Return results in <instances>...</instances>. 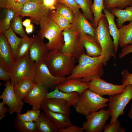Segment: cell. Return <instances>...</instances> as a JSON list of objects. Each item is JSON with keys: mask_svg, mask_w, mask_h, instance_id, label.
Here are the masks:
<instances>
[{"mask_svg": "<svg viewBox=\"0 0 132 132\" xmlns=\"http://www.w3.org/2000/svg\"><path fill=\"white\" fill-rule=\"evenodd\" d=\"M26 113L32 121L34 122L37 120L41 114L40 110H36L32 109L31 110H28Z\"/></svg>", "mask_w": 132, "mask_h": 132, "instance_id": "f6af8a7d", "label": "cell"}, {"mask_svg": "<svg viewBox=\"0 0 132 132\" xmlns=\"http://www.w3.org/2000/svg\"><path fill=\"white\" fill-rule=\"evenodd\" d=\"M120 36L119 45L122 48L128 44H132V21L119 28Z\"/></svg>", "mask_w": 132, "mask_h": 132, "instance_id": "4316f807", "label": "cell"}, {"mask_svg": "<svg viewBox=\"0 0 132 132\" xmlns=\"http://www.w3.org/2000/svg\"><path fill=\"white\" fill-rule=\"evenodd\" d=\"M34 39V37H29L27 35L22 38V41L17 50L15 61L19 59L29 53L30 48Z\"/></svg>", "mask_w": 132, "mask_h": 132, "instance_id": "4dcf8cb0", "label": "cell"}, {"mask_svg": "<svg viewBox=\"0 0 132 132\" xmlns=\"http://www.w3.org/2000/svg\"><path fill=\"white\" fill-rule=\"evenodd\" d=\"M109 100L88 89L79 95L75 109L77 113L86 116L107 106Z\"/></svg>", "mask_w": 132, "mask_h": 132, "instance_id": "5b68a950", "label": "cell"}, {"mask_svg": "<svg viewBox=\"0 0 132 132\" xmlns=\"http://www.w3.org/2000/svg\"><path fill=\"white\" fill-rule=\"evenodd\" d=\"M29 1H33L39 3H42L43 0H29Z\"/></svg>", "mask_w": 132, "mask_h": 132, "instance_id": "db71d44e", "label": "cell"}, {"mask_svg": "<svg viewBox=\"0 0 132 132\" xmlns=\"http://www.w3.org/2000/svg\"><path fill=\"white\" fill-rule=\"evenodd\" d=\"M7 0H0V7L1 8L4 9Z\"/></svg>", "mask_w": 132, "mask_h": 132, "instance_id": "816d5d0a", "label": "cell"}, {"mask_svg": "<svg viewBox=\"0 0 132 132\" xmlns=\"http://www.w3.org/2000/svg\"><path fill=\"white\" fill-rule=\"evenodd\" d=\"M54 88L55 90L47 94L45 99L55 98L62 99L66 101L70 106L75 107L79 96L78 92H63L59 91L56 87Z\"/></svg>", "mask_w": 132, "mask_h": 132, "instance_id": "603a6c76", "label": "cell"}, {"mask_svg": "<svg viewBox=\"0 0 132 132\" xmlns=\"http://www.w3.org/2000/svg\"><path fill=\"white\" fill-rule=\"evenodd\" d=\"M95 37L101 48L102 52L100 55L102 57V63L105 66L111 57H113L115 61L116 55L113 41L111 37L105 16L99 19L95 29Z\"/></svg>", "mask_w": 132, "mask_h": 132, "instance_id": "277c9868", "label": "cell"}, {"mask_svg": "<svg viewBox=\"0 0 132 132\" xmlns=\"http://www.w3.org/2000/svg\"><path fill=\"white\" fill-rule=\"evenodd\" d=\"M66 79V77H58L53 75L44 61L36 65L33 80L35 83L40 84L49 89L54 88Z\"/></svg>", "mask_w": 132, "mask_h": 132, "instance_id": "30bf717a", "label": "cell"}, {"mask_svg": "<svg viewBox=\"0 0 132 132\" xmlns=\"http://www.w3.org/2000/svg\"><path fill=\"white\" fill-rule=\"evenodd\" d=\"M132 99L131 85H126L125 90L122 92L110 96L108 105L111 117L110 123L112 124L119 116L124 114V108Z\"/></svg>", "mask_w": 132, "mask_h": 132, "instance_id": "52a82bcc", "label": "cell"}, {"mask_svg": "<svg viewBox=\"0 0 132 132\" xmlns=\"http://www.w3.org/2000/svg\"><path fill=\"white\" fill-rule=\"evenodd\" d=\"M64 44L61 50L63 52L77 60L84 54L85 48L80 40V35L70 29L63 31Z\"/></svg>", "mask_w": 132, "mask_h": 132, "instance_id": "ba28073f", "label": "cell"}, {"mask_svg": "<svg viewBox=\"0 0 132 132\" xmlns=\"http://www.w3.org/2000/svg\"><path fill=\"white\" fill-rule=\"evenodd\" d=\"M128 117L132 121V103L131 105V109L128 113Z\"/></svg>", "mask_w": 132, "mask_h": 132, "instance_id": "f5cc1de1", "label": "cell"}, {"mask_svg": "<svg viewBox=\"0 0 132 132\" xmlns=\"http://www.w3.org/2000/svg\"><path fill=\"white\" fill-rule=\"evenodd\" d=\"M66 101L61 99L51 98L45 99L42 102L40 109H47L51 111L66 115L69 116L71 111Z\"/></svg>", "mask_w": 132, "mask_h": 132, "instance_id": "ac0fdd59", "label": "cell"}, {"mask_svg": "<svg viewBox=\"0 0 132 132\" xmlns=\"http://www.w3.org/2000/svg\"><path fill=\"white\" fill-rule=\"evenodd\" d=\"M120 122L118 119L112 124H105L103 128L104 132H125V129L121 126Z\"/></svg>", "mask_w": 132, "mask_h": 132, "instance_id": "f35d334b", "label": "cell"}, {"mask_svg": "<svg viewBox=\"0 0 132 132\" xmlns=\"http://www.w3.org/2000/svg\"><path fill=\"white\" fill-rule=\"evenodd\" d=\"M55 87L62 92H77L79 95L88 88V83L82 82L80 78L66 79Z\"/></svg>", "mask_w": 132, "mask_h": 132, "instance_id": "d6986e66", "label": "cell"}, {"mask_svg": "<svg viewBox=\"0 0 132 132\" xmlns=\"http://www.w3.org/2000/svg\"><path fill=\"white\" fill-rule=\"evenodd\" d=\"M132 53V44H127L122 48L121 52L119 54V58L121 59L129 54ZM131 63L132 66V60Z\"/></svg>", "mask_w": 132, "mask_h": 132, "instance_id": "ee69618b", "label": "cell"}, {"mask_svg": "<svg viewBox=\"0 0 132 132\" xmlns=\"http://www.w3.org/2000/svg\"><path fill=\"white\" fill-rule=\"evenodd\" d=\"M105 8L110 10L117 8L123 9L132 5V0H103Z\"/></svg>", "mask_w": 132, "mask_h": 132, "instance_id": "e575fe53", "label": "cell"}, {"mask_svg": "<svg viewBox=\"0 0 132 132\" xmlns=\"http://www.w3.org/2000/svg\"><path fill=\"white\" fill-rule=\"evenodd\" d=\"M35 84L33 80L22 81L13 86L14 92L18 98L22 101L32 89Z\"/></svg>", "mask_w": 132, "mask_h": 132, "instance_id": "d4e9b609", "label": "cell"}, {"mask_svg": "<svg viewBox=\"0 0 132 132\" xmlns=\"http://www.w3.org/2000/svg\"><path fill=\"white\" fill-rule=\"evenodd\" d=\"M102 60L100 55L92 57L83 54L78 60V64L66 79L80 78L82 82L87 83L94 78L101 77L104 74Z\"/></svg>", "mask_w": 132, "mask_h": 132, "instance_id": "6da1fadb", "label": "cell"}, {"mask_svg": "<svg viewBox=\"0 0 132 132\" xmlns=\"http://www.w3.org/2000/svg\"><path fill=\"white\" fill-rule=\"evenodd\" d=\"M3 102H0V120L4 118L7 115L6 113L8 112V108L5 106Z\"/></svg>", "mask_w": 132, "mask_h": 132, "instance_id": "7dc6e473", "label": "cell"}, {"mask_svg": "<svg viewBox=\"0 0 132 132\" xmlns=\"http://www.w3.org/2000/svg\"><path fill=\"white\" fill-rule=\"evenodd\" d=\"M104 9L103 0H94L91 9L94 17L93 25L95 29L98 26L100 18L105 16L102 12Z\"/></svg>", "mask_w": 132, "mask_h": 132, "instance_id": "f546056e", "label": "cell"}, {"mask_svg": "<svg viewBox=\"0 0 132 132\" xmlns=\"http://www.w3.org/2000/svg\"><path fill=\"white\" fill-rule=\"evenodd\" d=\"M29 1V0H7L4 8L14 10L18 15L21 12L25 5Z\"/></svg>", "mask_w": 132, "mask_h": 132, "instance_id": "74e56055", "label": "cell"}, {"mask_svg": "<svg viewBox=\"0 0 132 132\" xmlns=\"http://www.w3.org/2000/svg\"><path fill=\"white\" fill-rule=\"evenodd\" d=\"M57 2L65 5L70 8L74 14L77 12L80 9V7L76 3L74 0H57Z\"/></svg>", "mask_w": 132, "mask_h": 132, "instance_id": "ab89813d", "label": "cell"}, {"mask_svg": "<svg viewBox=\"0 0 132 132\" xmlns=\"http://www.w3.org/2000/svg\"><path fill=\"white\" fill-rule=\"evenodd\" d=\"M15 61L6 38L4 34L0 33V66L10 72Z\"/></svg>", "mask_w": 132, "mask_h": 132, "instance_id": "9a60e30c", "label": "cell"}, {"mask_svg": "<svg viewBox=\"0 0 132 132\" xmlns=\"http://www.w3.org/2000/svg\"><path fill=\"white\" fill-rule=\"evenodd\" d=\"M0 80L7 82L11 80L10 72L0 66Z\"/></svg>", "mask_w": 132, "mask_h": 132, "instance_id": "bcb514c9", "label": "cell"}, {"mask_svg": "<svg viewBox=\"0 0 132 132\" xmlns=\"http://www.w3.org/2000/svg\"><path fill=\"white\" fill-rule=\"evenodd\" d=\"M57 2V0H43L42 3L45 9L51 11L55 10Z\"/></svg>", "mask_w": 132, "mask_h": 132, "instance_id": "7bdbcfd3", "label": "cell"}, {"mask_svg": "<svg viewBox=\"0 0 132 132\" xmlns=\"http://www.w3.org/2000/svg\"><path fill=\"white\" fill-rule=\"evenodd\" d=\"M34 40L30 48L29 55L31 60L36 65L44 61L49 51L43 40L38 36H34Z\"/></svg>", "mask_w": 132, "mask_h": 132, "instance_id": "e0dca14e", "label": "cell"}, {"mask_svg": "<svg viewBox=\"0 0 132 132\" xmlns=\"http://www.w3.org/2000/svg\"><path fill=\"white\" fill-rule=\"evenodd\" d=\"M70 29L80 35L87 34L95 37V29L80 10L74 14Z\"/></svg>", "mask_w": 132, "mask_h": 132, "instance_id": "2e32d148", "label": "cell"}, {"mask_svg": "<svg viewBox=\"0 0 132 132\" xmlns=\"http://www.w3.org/2000/svg\"><path fill=\"white\" fill-rule=\"evenodd\" d=\"M121 74L122 84L132 85V73H130L127 69H124L121 72Z\"/></svg>", "mask_w": 132, "mask_h": 132, "instance_id": "60d3db41", "label": "cell"}, {"mask_svg": "<svg viewBox=\"0 0 132 132\" xmlns=\"http://www.w3.org/2000/svg\"><path fill=\"white\" fill-rule=\"evenodd\" d=\"M80 40L87 55L94 57L101 55V48L95 37L88 34H82L80 35Z\"/></svg>", "mask_w": 132, "mask_h": 132, "instance_id": "ffe728a7", "label": "cell"}, {"mask_svg": "<svg viewBox=\"0 0 132 132\" xmlns=\"http://www.w3.org/2000/svg\"><path fill=\"white\" fill-rule=\"evenodd\" d=\"M3 12L0 21V33L4 34L11 27V21L17 13L15 11L7 8L3 9Z\"/></svg>", "mask_w": 132, "mask_h": 132, "instance_id": "83f0119b", "label": "cell"}, {"mask_svg": "<svg viewBox=\"0 0 132 132\" xmlns=\"http://www.w3.org/2000/svg\"><path fill=\"white\" fill-rule=\"evenodd\" d=\"M33 24H31L25 27V31L27 34L31 33L33 32Z\"/></svg>", "mask_w": 132, "mask_h": 132, "instance_id": "681fc988", "label": "cell"}, {"mask_svg": "<svg viewBox=\"0 0 132 132\" xmlns=\"http://www.w3.org/2000/svg\"><path fill=\"white\" fill-rule=\"evenodd\" d=\"M86 116L87 121L82 127L83 130L86 132H101L111 115L109 109L102 108L99 111L92 112Z\"/></svg>", "mask_w": 132, "mask_h": 132, "instance_id": "9c48e42d", "label": "cell"}, {"mask_svg": "<svg viewBox=\"0 0 132 132\" xmlns=\"http://www.w3.org/2000/svg\"><path fill=\"white\" fill-rule=\"evenodd\" d=\"M36 68L35 62L30 59L29 53L15 61L10 72L11 82L13 86L22 81L34 80Z\"/></svg>", "mask_w": 132, "mask_h": 132, "instance_id": "8992f818", "label": "cell"}, {"mask_svg": "<svg viewBox=\"0 0 132 132\" xmlns=\"http://www.w3.org/2000/svg\"><path fill=\"white\" fill-rule=\"evenodd\" d=\"M55 10L57 13L67 19L71 24L72 23L74 14L70 8L64 4L57 2Z\"/></svg>", "mask_w": 132, "mask_h": 132, "instance_id": "8d00e7d4", "label": "cell"}, {"mask_svg": "<svg viewBox=\"0 0 132 132\" xmlns=\"http://www.w3.org/2000/svg\"><path fill=\"white\" fill-rule=\"evenodd\" d=\"M74 0L80 7L84 16L93 25L94 21V17L91 9L93 3L92 0Z\"/></svg>", "mask_w": 132, "mask_h": 132, "instance_id": "1f68e13d", "label": "cell"}, {"mask_svg": "<svg viewBox=\"0 0 132 132\" xmlns=\"http://www.w3.org/2000/svg\"><path fill=\"white\" fill-rule=\"evenodd\" d=\"M35 122L37 132H58V129L45 116L44 113H41Z\"/></svg>", "mask_w": 132, "mask_h": 132, "instance_id": "484cf974", "label": "cell"}, {"mask_svg": "<svg viewBox=\"0 0 132 132\" xmlns=\"http://www.w3.org/2000/svg\"><path fill=\"white\" fill-rule=\"evenodd\" d=\"M22 18L20 15L16 14L11 21V26L13 31L21 36L22 38L27 36L22 25Z\"/></svg>", "mask_w": 132, "mask_h": 132, "instance_id": "d590c367", "label": "cell"}, {"mask_svg": "<svg viewBox=\"0 0 132 132\" xmlns=\"http://www.w3.org/2000/svg\"><path fill=\"white\" fill-rule=\"evenodd\" d=\"M50 11L44 8L43 3L29 1L25 5L18 15L23 17H29L33 23L39 25L41 20L44 16L49 14Z\"/></svg>", "mask_w": 132, "mask_h": 132, "instance_id": "4fadbf2b", "label": "cell"}, {"mask_svg": "<svg viewBox=\"0 0 132 132\" xmlns=\"http://www.w3.org/2000/svg\"><path fill=\"white\" fill-rule=\"evenodd\" d=\"M48 89L40 84L35 83L23 100L25 103L31 106L32 109L40 110L41 105L49 93Z\"/></svg>", "mask_w": 132, "mask_h": 132, "instance_id": "5bb4252c", "label": "cell"}, {"mask_svg": "<svg viewBox=\"0 0 132 132\" xmlns=\"http://www.w3.org/2000/svg\"><path fill=\"white\" fill-rule=\"evenodd\" d=\"M31 20L30 18L29 19L27 18L23 22H22V24L24 26L26 27L31 24Z\"/></svg>", "mask_w": 132, "mask_h": 132, "instance_id": "f907efd6", "label": "cell"}, {"mask_svg": "<svg viewBox=\"0 0 132 132\" xmlns=\"http://www.w3.org/2000/svg\"><path fill=\"white\" fill-rule=\"evenodd\" d=\"M4 85L5 88L0 96V99L8 106V112L10 114L14 113H21L24 103L15 94L10 82H6Z\"/></svg>", "mask_w": 132, "mask_h": 132, "instance_id": "7c38bea8", "label": "cell"}, {"mask_svg": "<svg viewBox=\"0 0 132 132\" xmlns=\"http://www.w3.org/2000/svg\"><path fill=\"white\" fill-rule=\"evenodd\" d=\"M45 116L58 129L64 128L72 125L69 116L47 109L43 110Z\"/></svg>", "mask_w": 132, "mask_h": 132, "instance_id": "44dd1931", "label": "cell"}, {"mask_svg": "<svg viewBox=\"0 0 132 132\" xmlns=\"http://www.w3.org/2000/svg\"><path fill=\"white\" fill-rule=\"evenodd\" d=\"M39 25L40 29L37 36L43 40L47 39L46 44L48 50H61L64 44L63 31L53 21L50 13L42 18Z\"/></svg>", "mask_w": 132, "mask_h": 132, "instance_id": "3957f363", "label": "cell"}, {"mask_svg": "<svg viewBox=\"0 0 132 132\" xmlns=\"http://www.w3.org/2000/svg\"><path fill=\"white\" fill-rule=\"evenodd\" d=\"M18 120L27 122H32V120L25 113L23 114L21 113H17L16 115V118Z\"/></svg>", "mask_w": 132, "mask_h": 132, "instance_id": "c3c4849f", "label": "cell"}, {"mask_svg": "<svg viewBox=\"0 0 132 132\" xmlns=\"http://www.w3.org/2000/svg\"><path fill=\"white\" fill-rule=\"evenodd\" d=\"M50 15L53 21L62 31L70 29L71 23L69 21L57 13L55 10L50 11Z\"/></svg>", "mask_w": 132, "mask_h": 132, "instance_id": "836d02e7", "label": "cell"}, {"mask_svg": "<svg viewBox=\"0 0 132 132\" xmlns=\"http://www.w3.org/2000/svg\"><path fill=\"white\" fill-rule=\"evenodd\" d=\"M84 131L82 127L72 124L64 128L58 129V132H83Z\"/></svg>", "mask_w": 132, "mask_h": 132, "instance_id": "b9f144b4", "label": "cell"}, {"mask_svg": "<svg viewBox=\"0 0 132 132\" xmlns=\"http://www.w3.org/2000/svg\"><path fill=\"white\" fill-rule=\"evenodd\" d=\"M125 9L115 8L110 10L117 17L116 25L120 28L126 21H132V5L126 7Z\"/></svg>", "mask_w": 132, "mask_h": 132, "instance_id": "cb8c5ba5", "label": "cell"}, {"mask_svg": "<svg viewBox=\"0 0 132 132\" xmlns=\"http://www.w3.org/2000/svg\"><path fill=\"white\" fill-rule=\"evenodd\" d=\"M13 126L14 129L18 132H37L35 122H27L15 119Z\"/></svg>", "mask_w": 132, "mask_h": 132, "instance_id": "d6a6232c", "label": "cell"}, {"mask_svg": "<svg viewBox=\"0 0 132 132\" xmlns=\"http://www.w3.org/2000/svg\"><path fill=\"white\" fill-rule=\"evenodd\" d=\"M87 83L89 90L101 96L122 93L126 86L123 84L118 85L109 83L100 78H94Z\"/></svg>", "mask_w": 132, "mask_h": 132, "instance_id": "8fae6325", "label": "cell"}, {"mask_svg": "<svg viewBox=\"0 0 132 132\" xmlns=\"http://www.w3.org/2000/svg\"><path fill=\"white\" fill-rule=\"evenodd\" d=\"M103 11L108 22L110 34L113 39L115 52L116 54L118 51L119 46L120 33L119 29H118L115 22L114 18L115 17L110 10L105 8Z\"/></svg>", "mask_w": 132, "mask_h": 132, "instance_id": "7402d4cb", "label": "cell"}, {"mask_svg": "<svg viewBox=\"0 0 132 132\" xmlns=\"http://www.w3.org/2000/svg\"><path fill=\"white\" fill-rule=\"evenodd\" d=\"M14 32L11 26L8 30L5 31L4 34L10 46L15 61L17 50L22 41V38L17 37Z\"/></svg>", "mask_w": 132, "mask_h": 132, "instance_id": "f1b7e54d", "label": "cell"}, {"mask_svg": "<svg viewBox=\"0 0 132 132\" xmlns=\"http://www.w3.org/2000/svg\"><path fill=\"white\" fill-rule=\"evenodd\" d=\"M76 61V59L61 50H55L49 51L44 62L53 75L66 77L71 74Z\"/></svg>", "mask_w": 132, "mask_h": 132, "instance_id": "7a4b0ae2", "label": "cell"}]
</instances>
